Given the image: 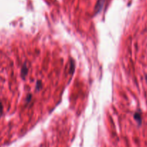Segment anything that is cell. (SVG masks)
Instances as JSON below:
<instances>
[{
  "mask_svg": "<svg viewBox=\"0 0 147 147\" xmlns=\"http://www.w3.org/2000/svg\"><path fill=\"white\" fill-rule=\"evenodd\" d=\"M105 2V0H98L97 3L96 4V7H95V11H96V13L99 12L101 11V9L103 7Z\"/></svg>",
  "mask_w": 147,
  "mask_h": 147,
  "instance_id": "6da1fadb",
  "label": "cell"
},
{
  "mask_svg": "<svg viewBox=\"0 0 147 147\" xmlns=\"http://www.w3.org/2000/svg\"><path fill=\"white\" fill-rule=\"evenodd\" d=\"M133 117L134 119L138 122V124L141 125V123H142V115H141V111H138L135 112V113H134Z\"/></svg>",
  "mask_w": 147,
  "mask_h": 147,
  "instance_id": "7a4b0ae2",
  "label": "cell"
},
{
  "mask_svg": "<svg viewBox=\"0 0 147 147\" xmlns=\"http://www.w3.org/2000/svg\"><path fill=\"white\" fill-rule=\"evenodd\" d=\"M3 113V105H2V103H1V101L0 100V116L2 115Z\"/></svg>",
  "mask_w": 147,
  "mask_h": 147,
  "instance_id": "277c9868",
  "label": "cell"
},
{
  "mask_svg": "<svg viewBox=\"0 0 147 147\" xmlns=\"http://www.w3.org/2000/svg\"><path fill=\"white\" fill-rule=\"evenodd\" d=\"M40 87H41V82L37 81V85H36V88H37V89L38 90V89L40 88Z\"/></svg>",
  "mask_w": 147,
  "mask_h": 147,
  "instance_id": "5b68a950",
  "label": "cell"
},
{
  "mask_svg": "<svg viewBox=\"0 0 147 147\" xmlns=\"http://www.w3.org/2000/svg\"><path fill=\"white\" fill-rule=\"evenodd\" d=\"M27 72H28V68H27V67L26 66V65L24 64V65H23L22 68V71H21L22 76L23 78H24L25 76L27 74Z\"/></svg>",
  "mask_w": 147,
  "mask_h": 147,
  "instance_id": "3957f363",
  "label": "cell"
},
{
  "mask_svg": "<svg viewBox=\"0 0 147 147\" xmlns=\"http://www.w3.org/2000/svg\"><path fill=\"white\" fill-rule=\"evenodd\" d=\"M145 78H146V83H147V75H146Z\"/></svg>",
  "mask_w": 147,
  "mask_h": 147,
  "instance_id": "8992f818",
  "label": "cell"
}]
</instances>
